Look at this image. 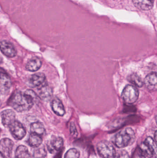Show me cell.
I'll list each match as a JSON object with an SVG mask.
<instances>
[{
  "mask_svg": "<svg viewBox=\"0 0 157 158\" xmlns=\"http://www.w3.org/2000/svg\"><path fill=\"white\" fill-rule=\"evenodd\" d=\"M14 146V142L9 138H3L0 141V149L5 156H10L13 151Z\"/></svg>",
  "mask_w": 157,
  "mask_h": 158,
  "instance_id": "cell-11",
  "label": "cell"
},
{
  "mask_svg": "<svg viewBox=\"0 0 157 158\" xmlns=\"http://www.w3.org/2000/svg\"><path fill=\"white\" fill-rule=\"evenodd\" d=\"M144 83L147 89L152 91H156L157 78L156 72H152L146 77Z\"/></svg>",
  "mask_w": 157,
  "mask_h": 158,
  "instance_id": "cell-12",
  "label": "cell"
},
{
  "mask_svg": "<svg viewBox=\"0 0 157 158\" xmlns=\"http://www.w3.org/2000/svg\"><path fill=\"white\" fill-rule=\"evenodd\" d=\"M41 66V61L37 57H32L26 65V69L30 72H35L37 71Z\"/></svg>",
  "mask_w": 157,
  "mask_h": 158,
  "instance_id": "cell-17",
  "label": "cell"
},
{
  "mask_svg": "<svg viewBox=\"0 0 157 158\" xmlns=\"http://www.w3.org/2000/svg\"><path fill=\"white\" fill-rule=\"evenodd\" d=\"M0 50L7 57H14L17 54V51L14 46L10 42L3 40L0 42Z\"/></svg>",
  "mask_w": 157,
  "mask_h": 158,
  "instance_id": "cell-8",
  "label": "cell"
},
{
  "mask_svg": "<svg viewBox=\"0 0 157 158\" xmlns=\"http://www.w3.org/2000/svg\"><path fill=\"white\" fill-rule=\"evenodd\" d=\"M3 59L2 58V56H1V55H0V64H1V63L2 62Z\"/></svg>",
  "mask_w": 157,
  "mask_h": 158,
  "instance_id": "cell-28",
  "label": "cell"
},
{
  "mask_svg": "<svg viewBox=\"0 0 157 158\" xmlns=\"http://www.w3.org/2000/svg\"><path fill=\"white\" fill-rule=\"evenodd\" d=\"M0 158H6L4 155L1 152H0Z\"/></svg>",
  "mask_w": 157,
  "mask_h": 158,
  "instance_id": "cell-27",
  "label": "cell"
},
{
  "mask_svg": "<svg viewBox=\"0 0 157 158\" xmlns=\"http://www.w3.org/2000/svg\"><path fill=\"white\" fill-rule=\"evenodd\" d=\"M114 158H130V156L125 150H122L116 153Z\"/></svg>",
  "mask_w": 157,
  "mask_h": 158,
  "instance_id": "cell-24",
  "label": "cell"
},
{
  "mask_svg": "<svg viewBox=\"0 0 157 158\" xmlns=\"http://www.w3.org/2000/svg\"><path fill=\"white\" fill-rule=\"evenodd\" d=\"M37 95L35 92L28 90L24 93L17 92L11 97L9 104L16 111L25 112L29 110L37 102Z\"/></svg>",
  "mask_w": 157,
  "mask_h": 158,
  "instance_id": "cell-1",
  "label": "cell"
},
{
  "mask_svg": "<svg viewBox=\"0 0 157 158\" xmlns=\"http://www.w3.org/2000/svg\"><path fill=\"white\" fill-rule=\"evenodd\" d=\"M143 155L148 158L156 157V145L153 138L148 136L140 147Z\"/></svg>",
  "mask_w": 157,
  "mask_h": 158,
  "instance_id": "cell-5",
  "label": "cell"
},
{
  "mask_svg": "<svg viewBox=\"0 0 157 158\" xmlns=\"http://www.w3.org/2000/svg\"><path fill=\"white\" fill-rule=\"evenodd\" d=\"M2 123L6 127H8L15 120V113L12 110H3L1 113Z\"/></svg>",
  "mask_w": 157,
  "mask_h": 158,
  "instance_id": "cell-10",
  "label": "cell"
},
{
  "mask_svg": "<svg viewBox=\"0 0 157 158\" xmlns=\"http://www.w3.org/2000/svg\"><path fill=\"white\" fill-rule=\"evenodd\" d=\"M135 138V133L133 129L126 128L120 131L114 136L113 143L119 148H123L132 145Z\"/></svg>",
  "mask_w": 157,
  "mask_h": 158,
  "instance_id": "cell-2",
  "label": "cell"
},
{
  "mask_svg": "<svg viewBox=\"0 0 157 158\" xmlns=\"http://www.w3.org/2000/svg\"><path fill=\"white\" fill-rule=\"evenodd\" d=\"M121 97L123 100L126 104H132L138 99L139 92L135 86L128 85L124 89Z\"/></svg>",
  "mask_w": 157,
  "mask_h": 158,
  "instance_id": "cell-4",
  "label": "cell"
},
{
  "mask_svg": "<svg viewBox=\"0 0 157 158\" xmlns=\"http://www.w3.org/2000/svg\"><path fill=\"white\" fill-rule=\"evenodd\" d=\"M132 158H146V157L143 155L140 148L139 147L135 149Z\"/></svg>",
  "mask_w": 157,
  "mask_h": 158,
  "instance_id": "cell-25",
  "label": "cell"
},
{
  "mask_svg": "<svg viewBox=\"0 0 157 158\" xmlns=\"http://www.w3.org/2000/svg\"><path fill=\"white\" fill-rule=\"evenodd\" d=\"M63 145V139L62 137L52 136L47 143V148L51 154H55L61 150Z\"/></svg>",
  "mask_w": 157,
  "mask_h": 158,
  "instance_id": "cell-7",
  "label": "cell"
},
{
  "mask_svg": "<svg viewBox=\"0 0 157 158\" xmlns=\"http://www.w3.org/2000/svg\"><path fill=\"white\" fill-rule=\"evenodd\" d=\"M127 80L137 87H142L143 85V82L142 78L135 73L129 75L127 77Z\"/></svg>",
  "mask_w": 157,
  "mask_h": 158,
  "instance_id": "cell-21",
  "label": "cell"
},
{
  "mask_svg": "<svg viewBox=\"0 0 157 158\" xmlns=\"http://www.w3.org/2000/svg\"><path fill=\"white\" fill-rule=\"evenodd\" d=\"M47 152L43 146L37 148L33 153V158H45Z\"/></svg>",
  "mask_w": 157,
  "mask_h": 158,
  "instance_id": "cell-22",
  "label": "cell"
},
{
  "mask_svg": "<svg viewBox=\"0 0 157 158\" xmlns=\"http://www.w3.org/2000/svg\"><path fill=\"white\" fill-rule=\"evenodd\" d=\"M134 5L138 9L147 11L153 8L154 0H132Z\"/></svg>",
  "mask_w": 157,
  "mask_h": 158,
  "instance_id": "cell-16",
  "label": "cell"
},
{
  "mask_svg": "<svg viewBox=\"0 0 157 158\" xmlns=\"http://www.w3.org/2000/svg\"><path fill=\"white\" fill-rule=\"evenodd\" d=\"M12 82L8 76L2 72H0V94H7L11 88Z\"/></svg>",
  "mask_w": 157,
  "mask_h": 158,
  "instance_id": "cell-9",
  "label": "cell"
},
{
  "mask_svg": "<svg viewBox=\"0 0 157 158\" xmlns=\"http://www.w3.org/2000/svg\"><path fill=\"white\" fill-rule=\"evenodd\" d=\"M13 137L17 140H22L26 135V129L22 123L15 120L8 127Z\"/></svg>",
  "mask_w": 157,
  "mask_h": 158,
  "instance_id": "cell-6",
  "label": "cell"
},
{
  "mask_svg": "<svg viewBox=\"0 0 157 158\" xmlns=\"http://www.w3.org/2000/svg\"><path fill=\"white\" fill-rule=\"evenodd\" d=\"M38 94L39 97L44 101H48L51 98L53 91L47 83L39 86L38 88Z\"/></svg>",
  "mask_w": 157,
  "mask_h": 158,
  "instance_id": "cell-13",
  "label": "cell"
},
{
  "mask_svg": "<svg viewBox=\"0 0 157 158\" xmlns=\"http://www.w3.org/2000/svg\"><path fill=\"white\" fill-rule=\"evenodd\" d=\"M15 158H31V156L26 147L20 145L16 148L15 153Z\"/></svg>",
  "mask_w": 157,
  "mask_h": 158,
  "instance_id": "cell-19",
  "label": "cell"
},
{
  "mask_svg": "<svg viewBox=\"0 0 157 158\" xmlns=\"http://www.w3.org/2000/svg\"><path fill=\"white\" fill-rule=\"evenodd\" d=\"M51 107L55 114L59 116H63L65 114V110L61 100L55 98L51 102Z\"/></svg>",
  "mask_w": 157,
  "mask_h": 158,
  "instance_id": "cell-15",
  "label": "cell"
},
{
  "mask_svg": "<svg viewBox=\"0 0 157 158\" xmlns=\"http://www.w3.org/2000/svg\"><path fill=\"white\" fill-rule=\"evenodd\" d=\"M70 132H71V135L73 137H77L78 135L77 130L73 123H71V126H70Z\"/></svg>",
  "mask_w": 157,
  "mask_h": 158,
  "instance_id": "cell-26",
  "label": "cell"
},
{
  "mask_svg": "<svg viewBox=\"0 0 157 158\" xmlns=\"http://www.w3.org/2000/svg\"><path fill=\"white\" fill-rule=\"evenodd\" d=\"M79 156L80 153L77 149L71 148L66 152L64 158H79Z\"/></svg>",
  "mask_w": 157,
  "mask_h": 158,
  "instance_id": "cell-23",
  "label": "cell"
},
{
  "mask_svg": "<svg viewBox=\"0 0 157 158\" xmlns=\"http://www.w3.org/2000/svg\"><path fill=\"white\" fill-rule=\"evenodd\" d=\"M97 149L101 158H114L116 155L115 148L108 141H100L97 145Z\"/></svg>",
  "mask_w": 157,
  "mask_h": 158,
  "instance_id": "cell-3",
  "label": "cell"
},
{
  "mask_svg": "<svg viewBox=\"0 0 157 158\" xmlns=\"http://www.w3.org/2000/svg\"><path fill=\"white\" fill-rule=\"evenodd\" d=\"M42 143L41 136L31 133L28 139V143L32 148H38L40 146Z\"/></svg>",
  "mask_w": 157,
  "mask_h": 158,
  "instance_id": "cell-18",
  "label": "cell"
},
{
  "mask_svg": "<svg viewBox=\"0 0 157 158\" xmlns=\"http://www.w3.org/2000/svg\"><path fill=\"white\" fill-rule=\"evenodd\" d=\"M30 130L31 133L36 134L42 136L45 133V129L43 124L39 122L32 123L30 124Z\"/></svg>",
  "mask_w": 157,
  "mask_h": 158,
  "instance_id": "cell-20",
  "label": "cell"
},
{
  "mask_svg": "<svg viewBox=\"0 0 157 158\" xmlns=\"http://www.w3.org/2000/svg\"><path fill=\"white\" fill-rule=\"evenodd\" d=\"M46 81L45 75L42 73H37L32 75L29 79V85L32 87H38L44 84Z\"/></svg>",
  "mask_w": 157,
  "mask_h": 158,
  "instance_id": "cell-14",
  "label": "cell"
}]
</instances>
